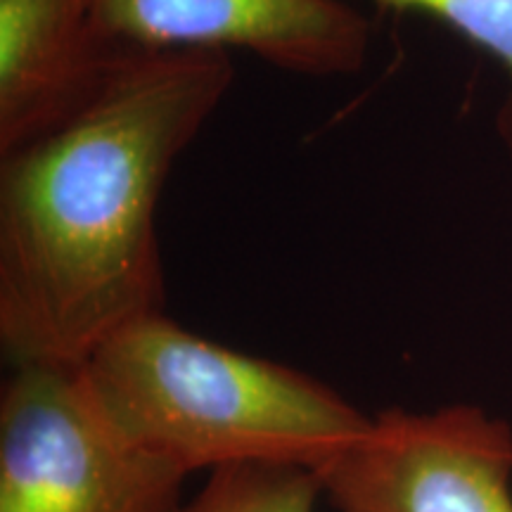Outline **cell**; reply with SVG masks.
<instances>
[{
  "instance_id": "cell-2",
  "label": "cell",
  "mask_w": 512,
  "mask_h": 512,
  "mask_svg": "<svg viewBox=\"0 0 512 512\" xmlns=\"http://www.w3.org/2000/svg\"><path fill=\"white\" fill-rule=\"evenodd\" d=\"M83 373L124 437L185 475L240 463L318 470L373 422L316 377L195 335L166 311L114 332Z\"/></svg>"
},
{
  "instance_id": "cell-6",
  "label": "cell",
  "mask_w": 512,
  "mask_h": 512,
  "mask_svg": "<svg viewBox=\"0 0 512 512\" xmlns=\"http://www.w3.org/2000/svg\"><path fill=\"white\" fill-rule=\"evenodd\" d=\"M121 53L98 38L91 0H0V155L74 117Z\"/></svg>"
},
{
  "instance_id": "cell-5",
  "label": "cell",
  "mask_w": 512,
  "mask_h": 512,
  "mask_svg": "<svg viewBox=\"0 0 512 512\" xmlns=\"http://www.w3.org/2000/svg\"><path fill=\"white\" fill-rule=\"evenodd\" d=\"M98 38L121 50H245L309 79L354 76L373 22L347 0H91Z\"/></svg>"
},
{
  "instance_id": "cell-7",
  "label": "cell",
  "mask_w": 512,
  "mask_h": 512,
  "mask_svg": "<svg viewBox=\"0 0 512 512\" xmlns=\"http://www.w3.org/2000/svg\"><path fill=\"white\" fill-rule=\"evenodd\" d=\"M320 496L323 482L311 467L240 463L211 470L178 512H316Z\"/></svg>"
},
{
  "instance_id": "cell-3",
  "label": "cell",
  "mask_w": 512,
  "mask_h": 512,
  "mask_svg": "<svg viewBox=\"0 0 512 512\" xmlns=\"http://www.w3.org/2000/svg\"><path fill=\"white\" fill-rule=\"evenodd\" d=\"M185 472L114 425L81 366H12L0 392V512H178Z\"/></svg>"
},
{
  "instance_id": "cell-8",
  "label": "cell",
  "mask_w": 512,
  "mask_h": 512,
  "mask_svg": "<svg viewBox=\"0 0 512 512\" xmlns=\"http://www.w3.org/2000/svg\"><path fill=\"white\" fill-rule=\"evenodd\" d=\"M384 10L422 12L451 27L472 46L496 57L512 76V0H373ZM501 131L512 147V102L501 117Z\"/></svg>"
},
{
  "instance_id": "cell-4",
  "label": "cell",
  "mask_w": 512,
  "mask_h": 512,
  "mask_svg": "<svg viewBox=\"0 0 512 512\" xmlns=\"http://www.w3.org/2000/svg\"><path fill=\"white\" fill-rule=\"evenodd\" d=\"M316 472L337 512H512V427L470 403L387 408Z\"/></svg>"
},
{
  "instance_id": "cell-1",
  "label": "cell",
  "mask_w": 512,
  "mask_h": 512,
  "mask_svg": "<svg viewBox=\"0 0 512 512\" xmlns=\"http://www.w3.org/2000/svg\"><path fill=\"white\" fill-rule=\"evenodd\" d=\"M219 50H124L91 100L0 155V349L10 366H81L162 313L157 207L230 91Z\"/></svg>"
}]
</instances>
